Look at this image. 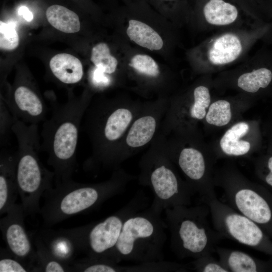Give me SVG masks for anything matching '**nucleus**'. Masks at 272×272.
Segmentation results:
<instances>
[{
	"label": "nucleus",
	"mask_w": 272,
	"mask_h": 272,
	"mask_svg": "<svg viewBox=\"0 0 272 272\" xmlns=\"http://www.w3.org/2000/svg\"><path fill=\"white\" fill-rule=\"evenodd\" d=\"M91 99L88 95L70 98L64 104L51 102V117L43 121L41 151L48 155L55 185L72 180L77 167L76 152L81 123Z\"/></svg>",
	"instance_id": "obj_2"
},
{
	"label": "nucleus",
	"mask_w": 272,
	"mask_h": 272,
	"mask_svg": "<svg viewBox=\"0 0 272 272\" xmlns=\"http://www.w3.org/2000/svg\"><path fill=\"white\" fill-rule=\"evenodd\" d=\"M203 15L208 23L216 26L233 23L238 17L237 8L223 0H210L203 8Z\"/></svg>",
	"instance_id": "obj_21"
},
{
	"label": "nucleus",
	"mask_w": 272,
	"mask_h": 272,
	"mask_svg": "<svg viewBox=\"0 0 272 272\" xmlns=\"http://www.w3.org/2000/svg\"><path fill=\"white\" fill-rule=\"evenodd\" d=\"M46 17L54 28L61 32L74 33L80 29L78 16L63 6L54 5L49 7L46 11Z\"/></svg>",
	"instance_id": "obj_23"
},
{
	"label": "nucleus",
	"mask_w": 272,
	"mask_h": 272,
	"mask_svg": "<svg viewBox=\"0 0 272 272\" xmlns=\"http://www.w3.org/2000/svg\"><path fill=\"white\" fill-rule=\"evenodd\" d=\"M215 252L229 272H256L262 266L258 260L241 251L217 247Z\"/></svg>",
	"instance_id": "obj_19"
},
{
	"label": "nucleus",
	"mask_w": 272,
	"mask_h": 272,
	"mask_svg": "<svg viewBox=\"0 0 272 272\" xmlns=\"http://www.w3.org/2000/svg\"><path fill=\"white\" fill-rule=\"evenodd\" d=\"M256 170L257 175L268 186L272 187V155L258 162Z\"/></svg>",
	"instance_id": "obj_33"
},
{
	"label": "nucleus",
	"mask_w": 272,
	"mask_h": 272,
	"mask_svg": "<svg viewBox=\"0 0 272 272\" xmlns=\"http://www.w3.org/2000/svg\"><path fill=\"white\" fill-rule=\"evenodd\" d=\"M171 247L179 258H197L215 251L223 237L208 220L209 207L178 206L165 211Z\"/></svg>",
	"instance_id": "obj_7"
},
{
	"label": "nucleus",
	"mask_w": 272,
	"mask_h": 272,
	"mask_svg": "<svg viewBox=\"0 0 272 272\" xmlns=\"http://www.w3.org/2000/svg\"><path fill=\"white\" fill-rule=\"evenodd\" d=\"M13 131L18 143L16 179L21 204L26 216L40 214V198L53 187L54 173L46 169L40 159L38 124L16 119Z\"/></svg>",
	"instance_id": "obj_4"
},
{
	"label": "nucleus",
	"mask_w": 272,
	"mask_h": 272,
	"mask_svg": "<svg viewBox=\"0 0 272 272\" xmlns=\"http://www.w3.org/2000/svg\"><path fill=\"white\" fill-rule=\"evenodd\" d=\"M242 50L239 38L234 34L226 33L214 40L208 49L207 56L211 64L223 65L237 59Z\"/></svg>",
	"instance_id": "obj_17"
},
{
	"label": "nucleus",
	"mask_w": 272,
	"mask_h": 272,
	"mask_svg": "<svg viewBox=\"0 0 272 272\" xmlns=\"http://www.w3.org/2000/svg\"><path fill=\"white\" fill-rule=\"evenodd\" d=\"M170 104V100L160 98L144 105L131 123L120 147L116 168L126 159L151 143L157 135Z\"/></svg>",
	"instance_id": "obj_10"
},
{
	"label": "nucleus",
	"mask_w": 272,
	"mask_h": 272,
	"mask_svg": "<svg viewBox=\"0 0 272 272\" xmlns=\"http://www.w3.org/2000/svg\"><path fill=\"white\" fill-rule=\"evenodd\" d=\"M16 118L9 109L6 103L1 98L0 104V146L8 147L10 145L13 126Z\"/></svg>",
	"instance_id": "obj_29"
},
{
	"label": "nucleus",
	"mask_w": 272,
	"mask_h": 272,
	"mask_svg": "<svg viewBox=\"0 0 272 272\" xmlns=\"http://www.w3.org/2000/svg\"><path fill=\"white\" fill-rule=\"evenodd\" d=\"M249 122L240 121L228 128L219 141L221 153L228 157H238L249 154L253 148Z\"/></svg>",
	"instance_id": "obj_16"
},
{
	"label": "nucleus",
	"mask_w": 272,
	"mask_h": 272,
	"mask_svg": "<svg viewBox=\"0 0 272 272\" xmlns=\"http://www.w3.org/2000/svg\"><path fill=\"white\" fill-rule=\"evenodd\" d=\"M148 198L139 190L133 198L114 214L97 223L74 228L80 251L87 256L109 259L126 219L147 207Z\"/></svg>",
	"instance_id": "obj_9"
},
{
	"label": "nucleus",
	"mask_w": 272,
	"mask_h": 272,
	"mask_svg": "<svg viewBox=\"0 0 272 272\" xmlns=\"http://www.w3.org/2000/svg\"><path fill=\"white\" fill-rule=\"evenodd\" d=\"M18 14L27 22H31L33 19L32 13L26 6L20 7L18 9Z\"/></svg>",
	"instance_id": "obj_34"
},
{
	"label": "nucleus",
	"mask_w": 272,
	"mask_h": 272,
	"mask_svg": "<svg viewBox=\"0 0 272 272\" xmlns=\"http://www.w3.org/2000/svg\"><path fill=\"white\" fill-rule=\"evenodd\" d=\"M126 34L130 40L150 50H161L164 45L162 38L152 27L137 20L128 21Z\"/></svg>",
	"instance_id": "obj_20"
},
{
	"label": "nucleus",
	"mask_w": 272,
	"mask_h": 272,
	"mask_svg": "<svg viewBox=\"0 0 272 272\" xmlns=\"http://www.w3.org/2000/svg\"><path fill=\"white\" fill-rule=\"evenodd\" d=\"M27 271H31L27 264L14 256L8 249L1 250L0 272Z\"/></svg>",
	"instance_id": "obj_32"
},
{
	"label": "nucleus",
	"mask_w": 272,
	"mask_h": 272,
	"mask_svg": "<svg viewBox=\"0 0 272 272\" xmlns=\"http://www.w3.org/2000/svg\"><path fill=\"white\" fill-rule=\"evenodd\" d=\"M73 271L79 272H137V266H121L105 258L87 256L75 260L71 265Z\"/></svg>",
	"instance_id": "obj_24"
},
{
	"label": "nucleus",
	"mask_w": 272,
	"mask_h": 272,
	"mask_svg": "<svg viewBox=\"0 0 272 272\" xmlns=\"http://www.w3.org/2000/svg\"><path fill=\"white\" fill-rule=\"evenodd\" d=\"M139 168V184L149 187L154 194L152 208L162 212L191 205L195 192L179 175L157 134L141 157Z\"/></svg>",
	"instance_id": "obj_5"
},
{
	"label": "nucleus",
	"mask_w": 272,
	"mask_h": 272,
	"mask_svg": "<svg viewBox=\"0 0 272 272\" xmlns=\"http://www.w3.org/2000/svg\"><path fill=\"white\" fill-rule=\"evenodd\" d=\"M26 217L22 205L15 203L1 219L0 228L9 251L34 271L36 250L25 229Z\"/></svg>",
	"instance_id": "obj_12"
},
{
	"label": "nucleus",
	"mask_w": 272,
	"mask_h": 272,
	"mask_svg": "<svg viewBox=\"0 0 272 272\" xmlns=\"http://www.w3.org/2000/svg\"><path fill=\"white\" fill-rule=\"evenodd\" d=\"M272 80L270 70L262 67L244 73L237 80L238 87L245 92L255 93L266 88Z\"/></svg>",
	"instance_id": "obj_25"
},
{
	"label": "nucleus",
	"mask_w": 272,
	"mask_h": 272,
	"mask_svg": "<svg viewBox=\"0 0 272 272\" xmlns=\"http://www.w3.org/2000/svg\"><path fill=\"white\" fill-rule=\"evenodd\" d=\"M233 113L231 102L227 100L219 99L211 103L204 120L209 125L224 127L230 123Z\"/></svg>",
	"instance_id": "obj_27"
},
{
	"label": "nucleus",
	"mask_w": 272,
	"mask_h": 272,
	"mask_svg": "<svg viewBox=\"0 0 272 272\" xmlns=\"http://www.w3.org/2000/svg\"><path fill=\"white\" fill-rule=\"evenodd\" d=\"M49 66L52 74L60 82L73 85L80 82L84 75L81 61L68 53H59L50 60Z\"/></svg>",
	"instance_id": "obj_18"
},
{
	"label": "nucleus",
	"mask_w": 272,
	"mask_h": 272,
	"mask_svg": "<svg viewBox=\"0 0 272 272\" xmlns=\"http://www.w3.org/2000/svg\"><path fill=\"white\" fill-rule=\"evenodd\" d=\"M144 103L123 98L91 100L81 126L91 146V155L83 165L86 171L116 169L122 142Z\"/></svg>",
	"instance_id": "obj_1"
},
{
	"label": "nucleus",
	"mask_w": 272,
	"mask_h": 272,
	"mask_svg": "<svg viewBox=\"0 0 272 272\" xmlns=\"http://www.w3.org/2000/svg\"><path fill=\"white\" fill-rule=\"evenodd\" d=\"M17 151L1 148L0 152V214L16 203L19 194L16 179Z\"/></svg>",
	"instance_id": "obj_14"
},
{
	"label": "nucleus",
	"mask_w": 272,
	"mask_h": 272,
	"mask_svg": "<svg viewBox=\"0 0 272 272\" xmlns=\"http://www.w3.org/2000/svg\"><path fill=\"white\" fill-rule=\"evenodd\" d=\"M91 60L95 67L106 75L113 83L111 75L116 71L118 61L111 55L109 47L106 43L100 42L92 48Z\"/></svg>",
	"instance_id": "obj_26"
},
{
	"label": "nucleus",
	"mask_w": 272,
	"mask_h": 272,
	"mask_svg": "<svg viewBox=\"0 0 272 272\" xmlns=\"http://www.w3.org/2000/svg\"><path fill=\"white\" fill-rule=\"evenodd\" d=\"M204 203L209 208L214 229L223 237L257 249L267 248L264 234L256 223L217 197Z\"/></svg>",
	"instance_id": "obj_11"
},
{
	"label": "nucleus",
	"mask_w": 272,
	"mask_h": 272,
	"mask_svg": "<svg viewBox=\"0 0 272 272\" xmlns=\"http://www.w3.org/2000/svg\"><path fill=\"white\" fill-rule=\"evenodd\" d=\"M137 178L118 167L110 178L96 183H81L70 180L55 185L46 191L41 214L45 226L57 224L72 216L98 207L123 192L127 184Z\"/></svg>",
	"instance_id": "obj_3"
},
{
	"label": "nucleus",
	"mask_w": 272,
	"mask_h": 272,
	"mask_svg": "<svg viewBox=\"0 0 272 272\" xmlns=\"http://www.w3.org/2000/svg\"><path fill=\"white\" fill-rule=\"evenodd\" d=\"M49 251L60 261L71 265L80 251L74 229L55 231L43 229L38 232Z\"/></svg>",
	"instance_id": "obj_15"
},
{
	"label": "nucleus",
	"mask_w": 272,
	"mask_h": 272,
	"mask_svg": "<svg viewBox=\"0 0 272 272\" xmlns=\"http://www.w3.org/2000/svg\"><path fill=\"white\" fill-rule=\"evenodd\" d=\"M192 269L199 272H229L219 260L215 259L211 253L194 259L191 262Z\"/></svg>",
	"instance_id": "obj_31"
},
{
	"label": "nucleus",
	"mask_w": 272,
	"mask_h": 272,
	"mask_svg": "<svg viewBox=\"0 0 272 272\" xmlns=\"http://www.w3.org/2000/svg\"><path fill=\"white\" fill-rule=\"evenodd\" d=\"M32 242L36 254L34 271H73L71 265L60 261L49 251L38 233L34 235Z\"/></svg>",
	"instance_id": "obj_22"
},
{
	"label": "nucleus",
	"mask_w": 272,
	"mask_h": 272,
	"mask_svg": "<svg viewBox=\"0 0 272 272\" xmlns=\"http://www.w3.org/2000/svg\"><path fill=\"white\" fill-rule=\"evenodd\" d=\"M161 214L150 206L128 217L109 259L116 263L121 260L139 263L164 261L167 225Z\"/></svg>",
	"instance_id": "obj_6"
},
{
	"label": "nucleus",
	"mask_w": 272,
	"mask_h": 272,
	"mask_svg": "<svg viewBox=\"0 0 272 272\" xmlns=\"http://www.w3.org/2000/svg\"><path fill=\"white\" fill-rule=\"evenodd\" d=\"M129 65L139 76L146 80L155 81L161 77V71L157 62L150 56L137 54L131 58Z\"/></svg>",
	"instance_id": "obj_28"
},
{
	"label": "nucleus",
	"mask_w": 272,
	"mask_h": 272,
	"mask_svg": "<svg viewBox=\"0 0 272 272\" xmlns=\"http://www.w3.org/2000/svg\"><path fill=\"white\" fill-rule=\"evenodd\" d=\"M3 99L14 117L25 123L38 124L46 119L48 107L30 86L17 85L11 96Z\"/></svg>",
	"instance_id": "obj_13"
},
{
	"label": "nucleus",
	"mask_w": 272,
	"mask_h": 272,
	"mask_svg": "<svg viewBox=\"0 0 272 272\" xmlns=\"http://www.w3.org/2000/svg\"><path fill=\"white\" fill-rule=\"evenodd\" d=\"M166 152L195 193L204 202L216 198L214 182V158L203 149L196 130L158 131Z\"/></svg>",
	"instance_id": "obj_8"
},
{
	"label": "nucleus",
	"mask_w": 272,
	"mask_h": 272,
	"mask_svg": "<svg viewBox=\"0 0 272 272\" xmlns=\"http://www.w3.org/2000/svg\"><path fill=\"white\" fill-rule=\"evenodd\" d=\"M19 37L13 23L0 22V48L6 50H12L18 47Z\"/></svg>",
	"instance_id": "obj_30"
}]
</instances>
